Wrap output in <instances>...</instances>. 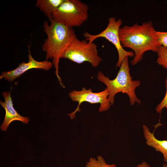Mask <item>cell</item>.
Instances as JSON below:
<instances>
[{"label": "cell", "mask_w": 167, "mask_h": 167, "mask_svg": "<svg viewBox=\"0 0 167 167\" xmlns=\"http://www.w3.org/2000/svg\"><path fill=\"white\" fill-rule=\"evenodd\" d=\"M128 57H126L123 60L116 77L113 79H110L100 71L97 72L98 80L104 84L108 89V98L111 105L114 103L115 95L120 92L128 95L131 105H133L135 103H141L135 93V90L140 86V81L132 80L130 72Z\"/></svg>", "instance_id": "3957f363"}, {"label": "cell", "mask_w": 167, "mask_h": 167, "mask_svg": "<svg viewBox=\"0 0 167 167\" xmlns=\"http://www.w3.org/2000/svg\"><path fill=\"white\" fill-rule=\"evenodd\" d=\"M29 54L28 55V60L27 62H23L13 70L3 71L0 76V79L4 78L10 82L13 81L27 71L32 69H40L49 71L52 67V62L45 60L38 61L32 56L30 52V46L28 45Z\"/></svg>", "instance_id": "ba28073f"}, {"label": "cell", "mask_w": 167, "mask_h": 167, "mask_svg": "<svg viewBox=\"0 0 167 167\" xmlns=\"http://www.w3.org/2000/svg\"><path fill=\"white\" fill-rule=\"evenodd\" d=\"M156 53V62L163 68L167 69V48L160 46Z\"/></svg>", "instance_id": "4fadbf2b"}, {"label": "cell", "mask_w": 167, "mask_h": 167, "mask_svg": "<svg viewBox=\"0 0 167 167\" xmlns=\"http://www.w3.org/2000/svg\"><path fill=\"white\" fill-rule=\"evenodd\" d=\"M49 24L45 20L43 25V29L47 36L42 45L43 51L46 53V60H52L55 69V74L60 85L63 87L61 78L59 75L60 59L73 40L76 37L73 28L66 26L53 19Z\"/></svg>", "instance_id": "7a4b0ae2"}, {"label": "cell", "mask_w": 167, "mask_h": 167, "mask_svg": "<svg viewBox=\"0 0 167 167\" xmlns=\"http://www.w3.org/2000/svg\"><path fill=\"white\" fill-rule=\"evenodd\" d=\"M156 34L160 46L167 48V32L156 31Z\"/></svg>", "instance_id": "9a60e30c"}, {"label": "cell", "mask_w": 167, "mask_h": 167, "mask_svg": "<svg viewBox=\"0 0 167 167\" xmlns=\"http://www.w3.org/2000/svg\"><path fill=\"white\" fill-rule=\"evenodd\" d=\"M2 95L4 102L0 101V104L5 110V115L3 121L0 126L2 131H6L10 124L13 121H19L25 124H28V118L21 116L15 109L10 92H4Z\"/></svg>", "instance_id": "9c48e42d"}, {"label": "cell", "mask_w": 167, "mask_h": 167, "mask_svg": "<svg viewBox=\"0 0 167 167\" xmlns=\"http://www.w3.org/2000/svg\"><path fill=\"white\" fill-rule=\"evenodd\" d=\"M88 6L80 0H64L53 13L54 20L73 28L82 25L88 19Z\"/></svg>", "instance_id": "277c9868"}, {"label": "cell", "mask_w": 167, "mask_h": 167, "mask_svg": "<svg viewBox=\"0 0 167 167\" xmlns=\"http://www.w3.org/2000/svg\"><path fill=\"white\" fill-rule=\"evenodd\" d=\"M119 36L122 47L130 48L134 52L135 56L131 62L133 66L142 60L146 52H157L160 46L156 31L151 21L141 25L135 24L131 26L125 25L120 27Z\"/></svg>", "instance_id": "6da1fadb"}, {"label": "cell", "mask_w": 167, "mask_h": 167, "mask_svg": "<svg viewBox=\"0 0 167 167\" xmlns=\"http://www.w3.org/2000/svg\"><path fill=\"white\" fill-rule=\"evenodd\" d=\"M85 167H117L114 164H108L101 156H98L96 158L92 157L86 162Z\"/></svg>", "instance_id": "7c38bea8"}, {"label": "cell", "mask_w": 167, "mask_h": 167, "mask_svg": "<svg viewBox=\"0 0 167 167\" xmlns=\"http://www.w3.org/2000/svg\"><path fill=\"white\" fill-rule=\"evenodd\" d=\"M64 0H37L36 5L46 15L49 21L53 20V13L59 6Z\"/></svg>", "instance_id": "8fae6325"}, {"label": "cell", "mask_w": 167, "mask_h": 167, "mask_svg": "<svg viewBox=\"0 0 167 167\" xmlns=\"http://www.w3.org/2000/svg\"><path fill=\"white\" fill-rule=\"evenodd\" d=\"M61 58L68 59L78 64L88 62L94 67L102 61L98 54L97 45L86 40L75 38L62 54Z\"/></svg>", "instance_id": "5b68a950"}, {"label": "cell", "mask_w": 167, "mask_h": 167, "mask_svg": "<svg viewBox=\"0 0 167 167\" xmlns=\"http://www.w3.org/2000/svg\"><path fill=\"white\" fill-rule=\"evenodd\" d=\"M137 167H150V165L147 162L143 161L141 163L139 164L137 166ZM162 167H167V163H164L162 165Z\"/></svg>", "instance_id": "2e32d148"}, {"label": "cell", "mask_w": 167, "mask_h": 167, "mask_svg": "<svg viewBox=\"0 0 167 167\" xmlns=\"http://www.w3.org/2000/svg\"><path fill=\"white\" fill-rule=\"evenodd\" d=\"M109 94L108 90L106 87L104 90L98 92H92L91 88L87 89L85 88H83L80 91H72L69 93V96L73 101L77 102L78 104L75 110L68 115L71 119H74L76 113L80 110V105L84 102L91 104L99 103V112L107 111L111 105L108 98Z\"/></svg>", "instance_id": "52a82bcc"}, {"label": "cell", "mask_w": 167, "mask_h": 167, "mask_svg": "<svg viewBox=\"0 0 167 167\" xmlns=\"http://www.w3.org/2000/svg\"><path fill=\"white\" fill-rule=\"evenodd\" d=\"M142 127L146 144L161 152L163 155L164 161L167 163V140L157 139L147 125L143 124Z\"/></svg>", "instance_id": "30bf717a"}, {"label": "cell", "mask_w": 167, "mask_h": 167, "mask_svg": "<svg viewBox=\"0 0 167 167\" xmlns=\"http://www.w3.org/2000/svg\"><path fill=\"white\" fill-rule=\"evenodd\" d=\"M122 22L120 19L116 20L115 18L111 17L109 19L106 28L99 33L93 35L86 32L83 34L86 40L90 43L93 42L95 40L98 38L103 37L112 43L118 52V59L116 65L118 67H120L122 62L126 57H133L135 56L134 53L125 50L121 44L119 30Z\"/></svg>", "instance_id": "8992f818"}, {"label": "cell", "mask_w": 167, "mask_h": 167, "mask_svg": "<svg viewBox=\"0 0 167 167\" xmlns=\"http://www.w3.org/2000/svg\"><path fill=\"white\" fill-rule=\"evenodd\" d=\"M165 87L166 92L164 97L156 108L155 109L158 113H161L163 109L165 108H167V76L166 77L165 80Z\"/></svg>", "instance_id": "5bb4252c"}]
</instances>
